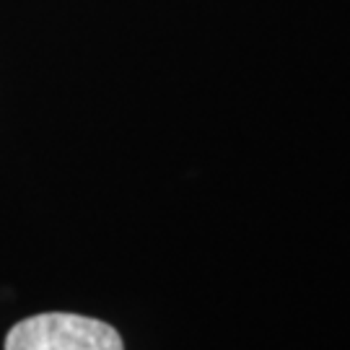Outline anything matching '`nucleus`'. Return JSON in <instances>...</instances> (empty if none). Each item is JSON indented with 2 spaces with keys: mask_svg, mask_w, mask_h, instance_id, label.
<instances>
[{
  "mask_svg": "<svg viewBox=\"0 0 350 350\" xmlns=\"http://www.w3.org/2000/svg\"><path fill=\"white\" fill-rule=\"evenodd\" d=\"M5 350H125V342L101 319L50 312L18 322L5 338Z\"/></svg>",
  "mask_w": 350,
  "mask_h": 350,
  "instance_id": "nucleus-1",
  "label": "nucleus"
}]
</instances>
